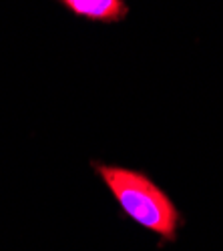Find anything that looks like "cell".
Instances as JSON below:
<instances>
[{
    "label": "cell",
    "mask_w": 223,
    "mask_h": 251,
    "mask_svg": "<svg viewBox=\"0 0 223 251\" xmlns=\"http://www.w3.org/2000/svg\"><path fill=\"white\" fill-rule=\"evenodd\" d=\"M91 167L127 217L165 239L175 237L181 225V213L169 193L161 189L149 173L97 161H93Z\"/></svg>",
    "instance_id": "6da1fadb"
},
{
    "label": "cell",
    "mask_w": 223,
    "mask_h": 251,
    "mask_svg": "<svg viewBox=\"0 0 223 251\" xmlns=\"http://www.w3.org/2000/svg\"><path fill=\"white\" fill-rule=\"evenodd\" d=\"M71 16L93 25H119L129 16L127 0H54Z\"/></svg>",
    "instance_id": "7a4b0ae2"
}]
</instances>
